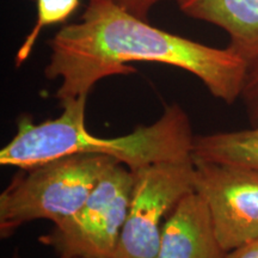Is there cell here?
<instances>
[{"mask_svg": "<svg viewBox=\"0 0 258 258\" xmlns=\"http://www.w3.org/2000/svg\"><path fill=\"white\" fill-rule=\"evenodd\" d=\"M86 101L88 97H78L60 102L62 112L40 123L22 115L14 138L0 151V165L30 169L79 153L111 157L131 170L192 159L195 135L188 114L177 103L166 105L153 123L138 125L122 137L102 138L86 128Z\"/></svg>", "mask_w": 258, "mask_h": 258, "instance_id": "7a4b0ae2", "label": "cell"}, {"mask_svg": "<svg viewBox=\"0 0 258 258\" xmlns=\"http://www.w3.org/2000/svg\"><path fill=\"white\" fill-rule=\"evenodd\" d=\"M226 258H258V239L230 251L226 254Z\"/></svg>", "mask_w": 258, "mask_h": 258, "instance_id": "4fadbf2b", "label": "cell"}, {"mask_svg": "<svg viewBox=\"0 0 258 258\" xmlns=\"http://www.w3.org/2000/svg\"><path fill=\"white\" fill-rule=\"evenodd\" d=\"M79 5L80 0H36V22L19 47L16 55V66L19 67L27 61L44 28L67 21Z\"/></svg>", "mask_w": 258, "mask_h": 258, "instance_id": "30bf717a", "label": "cell"}, {"mask_svg": "<svg viewBox=\"0 0 258 258\" xmlns=\"http://www.w3.org/2000/svg\"><path fill=\"white\" fill-rule=\"evenodd\" d=\"M195 191L209 209L226 252L258 239V170L194 160Z\"/></svg>", "mask_w": 258, "mask_h": 258, "instance_id": "8992f818", "label": "cell"}, {"mask_svg": "<svg viewBox=\"0 0 258 258\" xmlns=\"http://www.w3.org/2000/svg\"><path fill=\"white\" fill-rule=\"evenodd\" d=\"M97 154H71L19 169L0 194V237L6 239L35 220L59 224L83 207L99 179L118 164Z\"/></svg>", "mask_w": 258, "mask_h": 258, "instance_id": "3957f363", "label": "cell"}, {"mask_svg": "<svg viewBox=\"0 0 258 258\" xmlns=\"http://www.w3.org/2000/svg\"><path fill=\"white\" fill-rule=\"evenodd\" d=\"M132 171L133 191L112 258H157L164 222L180 200L195 191V164L160 161Z\"/></svg>", "mask_w": 258, "mask_h": 258, "instance_id": "5b68a950", "label": "cell"}, {"mask_svg": "<svg viewBox=\"0 0 258 258\" xmlns=\"http://www.w3.org/2000/svg\"><path fill=\"white\" fill-rule=\"evenodd\" d=\"M44 76L60 80L59 102L88 97L112 76L135 72L132 62H156L191 73L213 97L233 104L240 98L249 63L230 47L214 48L153 27L112 0H89L82 21L49 41Z\"/></svg>", "mask_w": 258, "mask_h": 258, "instance_id": "6da1fadb", "label": "cell"}, {"mask_svg": "<svg viewBox=\"0 0 258 258\" xmlns=\"http://www.w3.org/2000/svg\"><path fill=\"white\" fill-rule=\"evenodd\" d=\"M112 2L125 9L131 14L143 19H147L151 9L161 0H112Z\"/></svg>", "mask_w": 258, "mask_h": 258, "instance_id": "7c38bea8", "label": "cell"}, {"mask_svg": "<svg viewBox=\"0 0 258 258\" xmlns=\"http://www.w3.org/2000/svg\"><path fill=\"white\" fill-rule=\"evenodd\" d=\"M209 209L196 191L185 195L164 222L157 258H226Z\"/></svg>", "mask_w": 258, "mask_h": 258, "instance_id": "52a82bcc", "label": "cell"}, {"mask_svg": "<svg viewBox=\"0 0 258 258\" xmlns=\"http://www.w3.org/2000/svg\"><path fill=\"white\" fill-rule=\"evenodd\" d=\"M135 175L118 163L99 179L76 214L53 224L38 241L57 258H112L131 202Z\"/></svg>", "mask_w": 258, "mask_h": 258, "instance_id": "277c9868", "label": "cell"}, {"mask_svg": "<svg viewBox=\"0 0 258 258\" xmlns=\"http://www.w3.org/2000/svg\"><path fill=\"white\" fill-rule=\"evenodd\" d=\"M10 258H21V254H19L17 249H16V250L14 251V253H12V256L10 257Z\"/></svg>", "mask_w": 258, "mask_h": 258, "instance_id": "5bb4252c", "label": "cell"}, {"mask_svg": "<svg viewBox=\"0 0 258 258\" xmlns=\"http://www.w3.org/2000/svg\"><path fill=\"white\" fill-rule=\"evenodd\" d=\"M252 127L258 125V60L249 66L240 96Z\"/></svg>", "mask_w": 258, "mask_h": 258, "instance_id": "8fae6325", "label": "cell"}, {"mask_svg": "<svg viewBox=\"0 0 258 258\" xmlns=\"http://www.w3.org/2000/svg\"><path fill=\"white\" fill-rule=\"evenodd\" d=\"M189 17L221 28L230 47L252 64L258 60V0H176Z\"/></svg>", "mask_w": 258, "mask_h": 258, "instance_id": "ba28073f", "label": "cell"}, {"mask_svg": "<svg viewBox=\"0 0 258 258\" xmlns=\"http://www.w3.org/2000/svg\"><path fill=\"white\" fill-rule=\"evenodd\" d=\"M192 159L258 170V125L241 131L195 135Z\"/></svg>", "mask_w": 258, "mask_h": 258, "instance_id": "9c48e42d", "label": "cell"}]
</instances>
